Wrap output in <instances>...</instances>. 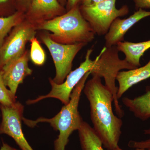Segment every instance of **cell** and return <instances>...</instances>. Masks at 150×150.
Masks as SVG:
<instances>
[{
	"mask_svg": "<svg viewBox=\"0 0 150 150\" xmlns=\"http://www.w3.org/2000/svg\"><path fill=\"white\" fill-rule=\"evenodd\" d=\"M88 100L93 129L107 150H115L122 134L123 121L114 115L112 93L102 83L101 78L93 76L86 82L83 91Z\"/></svg>",
	"mask_w": 150,
	"mask_h": 150,
	"instance_id": "1",
	"label": "cell"
},
{
	"mask_svg": "<svg viewBox=\"0 0 150 150\" xmlns=\"http://www.w3.org/2000/svg\"><path fill=\"white\" fill-rule=\"evenodd\" d=\"M36 28L37 30L51 32L48 34L52 40L64 44H88L94 40L96 35L84 18L78 5L62 15L43 22Z\"/></svg>",
	"mask_w": 150,
	"mask_h": 150,
	"instance_id": "2",
	"label": "cell"
},
{
	"mask_svg": "<svg viewBox=\"0 0 150 150\" xmlns=\"http://www.w3.org/2000/svg\"><path fill=\"white\" fill-rule=\"evenodd\" d=\"M91 73L89 71L85 75L72 92L69 102L64 105L53 118L40 117L34 121L23 118L24 123L30 127H35L39 123H48L54 130L59 131V136L54 142V150H65L71 134L76 130L78 131L81 126L83 121L78 108L82 92Z\"/></svg>",
	"mask_w": 150,
	"mask_h": 150,
	"instance_id": "3",
	"label": "cell"
},
{
	"mask_svg": "<svg viewBox=\"0 0 150 150\" xmlns=\"http://www.w3.org/2000/svg\"><path fill=\"white\" fill-rule=\"evenodd\" d=\"M116 46L106 47L105 46L96 58V62L91 75L103 78L105 85L112 93L115 111L118 117H123L124 112L119 104L117 98L118 87L115 85L116 77L122 70H131L136 69L125 60L119 58Z\"/></svg>",
	"mask_w": 150,
	"mask_h": 150,
	"instance_id": "4",
	"label": "cell"
},
{
	"mask_svg": "<svg viewBox=\"0 0 150 150\" xmlns=\"http://www.w3.org/2000/svg\"><path fill=\"white\" fill-rule=\"evenodd\" d=\"M116 0H105L90 6L79 7L84 18L88 23L96 35H105L113 21L129 13L127 5L118 9L115 6Z\"/></svg>",
	"mask_w": 150,
	"mask_h": 150,
	"instance_id": "5",
	"label": "cell"
},
{
	"mask_svg": "<svg viewBox=\"0 0 150 150\" xmlns=\"http://www.w3.org/2000/svg\"><path fill=\"white\" fill-rule=\"evenodd\" d=\"M93 51L92 48L88 49L86 54L85 59L79 67L68 74L66 80L61 84L54 82L51 78L49 82L51 86V91L46 95L40 96L33 100H28V105L35 104L48 98H56L60 100L64 105L68 104L70 100V96L73 90L79 82L85 75L91 71L96 62V59L92 60L91 55Z\"/></svg>",
	"mask_w": 150,
	"mask_h": 150,
	"instance_id": "6",
	"label": "cell"
},
{
	"mask_svg": "<svg viewBox=\"0 0 150 150\" xmlns=\"http://www.w3.org/2000/svg\"><path fill=\"white\" fill-rule=\"evenodd\" d=\"M36 30L26 20L13 28L0 48V69L23 54L28 42L35 38Z\"/></svg>",
	"mask_w": 150,
	"mask_h": 150,
	"instance_id": "7",
	"label": "cell"
},
{
	"mask_svg": "<svg viewBox=\"0 0 150 150\" xmlns=\"http://www.w3.org/2000/svg\"><path fill=\"white\" fill-rule=\"evenodd\" d=\"M41 39L48 48L55 65L56 75L53 81L57 84L63 83L71 71L75 57L87 44H64L57 43L52 40L48 34L41 35Z\"/></svg>",
	"mask_w": 150,
	"mask_h": 150,
	"instance_id": "8",
	"label": "cell"
},
{
	"mask_svg": "<svg viewBox=\"0 0 150 150\" xmlns=\"http://www.w3.org/2000/svg\"><path fill=\"white\" fill-rule=\"evenodd\" d=\"M2 121L0 134L11 137L21 150H34L28 142L22 129L24 106L19 102L11 106L0 104Z\"/></svg>",
	"mask_w": 150,
	"mask_h": 150,
	"instance_id": "9",
	"label": "cell"
},
{
	"mask_svg": "<svg viewBox=\"0 0 150 150\" xmlns=\"http://www.w3.org/2000/svg\"><path fill=\"white\" fill-rule=\"evenodd\" d=\"M29 58L30 53L25 50L21 56L1 69L5 84L15 96L19 85L23 83L26 77L32 74V70L28 67Z\"/></svg>",
	"mask_w": 150,
	"mask_h": 150,
	"instance_id": "10",
	"label": "cell"
},
{
	"mask_svg": "<svg viewBox=\"0 0 150 150\" xmlns=\"http://www.w3.org/2000/svg\"><path fill=\"white\" fill-rule=\"evenodd\" d=\"M59 0H30L26 20L37 26L65 13Z\"/></svg>",
	"mask_w": 150,
	"mask_h": 150,
	"instance_id": "11",
	"label": "cell"
},
{
	"mask_svg": "<svg viewBox=\"0 0 150 150\" xmlns=\"http://www.w3.org/2000/svg\"><path fill=\"white\" fill-rule=\"evenodd\" d=\"M150 16V11L140 8L127 18L115 19L105 35V47L116 46L123 41L125 34L132 26L142 19Z\"/></svg>",
	"mask_w": 150,
	"mask_h": 150,
	"instance_id": "12",
	"label": "cell"
},
{
	"mask_svg": "<svg viewBox=\"0 0 150 150\" xmlns=\"http://www.w3.org/2000/svg\"><path fill=\"white\" fill-rule=\"evenodd\" d=\"M150 78V60L143 67L133 69L121 71L116 77L118 83L117 96L118 99L133 86Z\"/></svg>",
	"mask_w": 150,
	"mask_h": 150,
	"instance_id": "13",
	"label": "cell"
},
{
	"mask_svg": "<svg viewBox=\"0 0 150 150\" xmlns=\"http://www.w3.org/2000/svg\"><path fill=\"white\" fill-rule=\"evenodd\" d=\"M119 52L125 56V60L136 68L141 66L140 59L146 51L150 48V40L139 43L122 41L116 45Z\"/></svg>",
	"mask_w": 150,
	"mask_h": 150,
	"instance_id": "14",
	"label": "cell"
},
{
	"mask_svg": "<svg viewBox=\"0 0 150 150\" xmlns=\"http://www.w3.org/2000/svg\"><path fill=\"white\" fill-rule=\"evenodd\" d=\"M122 101L136 118L143 121L150 118V90L143 95L133 99L123 98Z\"/></svg>",
	"mask_w": 150,
	"mask_h": 150,
	"instance_id": "15",
	"label": "cell"
},
{
	"mask_svg": "<svg viewBox=\"0 0 150 150\" xmlns=\"http://www.w3.org/2000/svg\"><path fill=\"white\" fill-rule=\"evenodd\" d=\"M78 131L82 150H104L101 140L88 123L83 121Z\"/></svg>",
	"mask_w": 150,
	"mask_h": 150,
	"instance_id": "16",
	"label": "cell"
},
{
	"mask_svg": "<svg viewBox=\"0 0 150 150\" xmlns=\"http://www.w3.org/2000/svg\"><path fill=\"white\" fill-rule=\"evenodd\" d=\"M23 20L22 14L18 12L8 16L0 17V48L11 30Z\"/></svg>",
	"mask_w": 150,
	"mask_h": 150,
	"instance_id": "17",
	"label": "cell"
},
{
	"mask_svg": "<svg viewBox=\"0 0 150 150\" xmlns=\"http://www.w3.org/2000/svg\"><path fill=\"white\" fill-rule=\"evenodd\" d=\"M30 42L31 48L30 52V60L34 64L38 66H42L46 61L45 51L36 38H33Z\"/></svg>",
	"mask_w": 150,
	"mask_h": 150,
	"instance_id": "18",
	"label": "cell"
},
{
	"mask_svg": "<svg viewBox=\"0 0 150 150\" xmlns=\"http://www.w3.org/2000/svg\"><path fill=\"white\" fill-rule=\"evenodd\" d=\"M16 96L7 87L3 80L2 72L0 69V104L11 106L16 103Z\"/></svg>",
	"mask_w": 150,
	"mask_h": 150,
	"instance_id": "19",
	"label": "cell"
},
{
	"mask_svg": "<svg viewBox=\"0 0 150 150\" xmlns=\"http://www.w3.org/2000/svg\"><path fill=\"white\" fill-rule=\"evenodd\" d=\"M130 148L150 149V138L142 141H130L128 144Z\"/></svg>",
	"mask_w": 150,
	"mask_h": 150,
	"instance_id": "20",
	"label": "cell"
},
{
	"mask_svg": "<svg viewBox=\"0 0 150 150\" xmlns=\"http://www.w3.org/2000/svg\"><path fill=\"white\" fill-rule=\"evenodd\" d=\"M136 8L146 9L150 8V0H133Z\"/></svg>",
	"mask_w": 150,
	"mask_h": 150,
	"instance_id": "21",
	"label": "cell"
},
{
	"mask_svg": "<svg viewBox=\"0 0 150 150\" xmlns=\"http://www.w3.org/2000/svg\"><path fill=\"white\" fill-rule=\"evenodd\" d=\"M105 0H80L83 6H90L96 4Z\"/></svg>",
	"mask_w": 150,
	"mask_h": 150,
	"instance_id": "22",
	"label": "cell"
},
{
	"mask_svg": "<svg viewBox=\"0 0 150 150\" xmlns=\"http://www.w3.org/2000/svg\"><path fill=\"white\" fill-rule=\"evenodd\" d=\"M80 0H68L67 2V11L78 5Z\"/></svg>",
	"mask_w": 150,
	"mask_h": 150,
	"instance_id": "23",
	"label": "cell"
},
{
	"mask_svg": "<svg viewBox=\"0 0 150 150\" xmlns=\"http://www.w3.org/2000/svg\"><path fill=\"white\" fill-rule=\"evenodd\" d=\"M0 150H18L15 148L11 146L10 145L6 143L3 142L2 146L1 147Z\"/></svg>",
	"mask_w": 150,
	"mask_h": 150,
	"instance_id": "24",
	"label": "cell"
},
{
	"mask_svg": "<svg viewBox=\"0 0 150 150\" xmlns=\"http://www.w3.org/2000/svg\"><path fill=\"white\" fill-rule=\"evenodd\" d=\"M19 1H20L21 3L23 6L29 7L30 0H19Z\"/></svg>",
	"mask_w": 150,
	"mask_h": 150,
	"instance_id": "25",
	"label": "cell"
},
{
	"mask_svg": "<svg viewBox=\"0 0 150 150\" xmlns=\"http://www.w3.org/2000/svg\"><path fill=\"white\" fill-rule=\"evenodd\" d=\"M67 1L68 0H59V3H60L61 5L63 6H64L65 4H66V3L67 2Z\"/></svg>",
	"mask_w": 150,
	"mask_h": 150,
	"instance_id": "26",
	"label": "cell"
},
{
	"mask_svg": "<svg viewBox=\"0 0 150 150\" xmlns=\"http://www.w3.org/2000/svg\"><path fill=\"white\" fill-rule=\"evenodd\" d=\"M144 134L146 135H150V129H146L144 131Z\"/></svg>",
	"mask_w": 150,
	"mask_h": 150,
	"instance_id": "27",
	"label": "cell"
},
{
	"mask_svg": "<svg viewBox=\"0 0 150 150\" xmlns=\"http://www.w3.org/2000/svg\"><path fill=\"white\" fill-rule=\"evenodd\" d=\"M115 150H123L119 148V149H117ZM136 150H150V149H137Z\"/></svg>",
	"mask_w": 150,
	"mask_h": 150,
	"instance_id": "28",
	"label": "cell"
},
{
	"mask_svg": "<svg viewBox=\"0 0 150 150\" xmlns=\"http://www.w3.org/2000/svg\"><path fill=\"white\" fill-rule=\"evenodd\" d=\"M8 0H0V4L6 2Z\"/></svg>",
	"mask_w": 150,
	"mask_h": 150,
	"instance_id": "29",
	"label": "cell"
},
{
	"mask_svg": "<svg viewBox=\"0 0 150 150\" xmlns=\"http://www.w3.org/2000/svg\"><path fill=\"white\" fill-rule=\"evenodd\" d=\"M0 116H1V114H0Z\"/></svg>",
	"mask_w": 150,
	"mask_h": 150,
	"instance_id": "30",
	"label": "cell"
}]
</instances>
